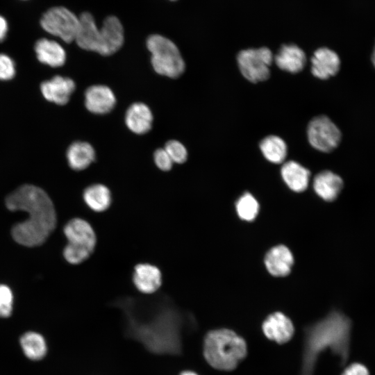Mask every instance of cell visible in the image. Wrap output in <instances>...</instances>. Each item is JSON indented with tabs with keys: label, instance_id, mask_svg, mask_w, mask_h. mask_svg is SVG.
<instances>
[{
	"label": "cell",
	"instance_id": "6da1fadb",
	"mask_svg": "<svg viewBox=\"0 0 375 375\" xmlns=\"http://www.w3.org/2000/svg\"><path fill=\"white\" fill-rule=\"evenodd\" d=\"M6 205L11 211L22 210L28 215L25 221L12 228L13 239L22 245L42 244L56 226L53 202L46 192L37 186H20L7 197Z\"/></svg>",
	"mask_w": 375,
	"mask_h": 375
},
{
	"label": "cell",
	"instance_id": "7a4b0ae2",
	"mask_svg": "<svg viewBox=\"0 0 375 375\" xmlns=\"http://www.w3.org/2000/svg\"><path fill=\"white\" fill-rule=\"evenodd\" d=\"M351 321L344 314L333 310L304 330V342L300 375H313L319 354L330 349L347 362L349 356Z\"/></svg>",
	"mask_w": 375,
	"mask_h": 375
},
{
	"label": "cell",
	"instance_id": "3957f363",
	"mask_svg": "<svg viewBox=\"0 0 375 375\" xmlns=\"http://www.w3.org/2000/svg\"><path fill=\"white\" fill-rule=\"evenodd\" d=\"M247 353V348L244 340L231 330H213L208 332L205 337L204 357L206 361L217 369H234L245 358Z\"/></svg>",
	"mask_w": 375,
	"mask_h": 375
},
{
	"label": "cell",
	"instance_id": "277c9868",
	"mask_svg": "<svg viewBox=\"0 0 375 375\" xmlns=\"http://www.w3.org/2000/svg\"><path fill=\"white\" fill-rule=\"evenodd\" d=\"M147 47L151 53V64L159 74L177 78L185 70V62L176 45L161 35H150Z\"/></svg>",
	"mask_w": 375,
	"mask_h": 375
},
{
	"label": "cell",
	"instance_id": "5b68a950",
	"mask_svg": "<svg viewBox=\"0 0 375 375\" xmlns=\"http://www.w3.org/2000/svg\"><path fill=\"white\" fill-rule=\"evenodd\" d=\"M273 60L272 52L267 47L244 49L237 56L241 74L246 79L253 83L265 81L269 78Z\"/></svg>",
	"mask_w": 375,
	"mask_h": 375
},
{
	"label": "cell",
	"instance_id": "8992f818",
	"mask_svg": "<svg viewBox=\"0 0 375 375\" xmlns=\"http://www.w3.org/2000/svg\"><path fill=\"white\" fill-rule=\"evenodd\" d=\"M40 24L48 33L69 43L75 40L79 17L67 8L56 6L49 9L42 15Z\"/></svg>",
	"mask_w": 375,
	"mask_h": 375
},
{
	"label": "cell",
	"instance_id": "52a82bcc",
	"mask_svg": "<svg viewBox=\"0 0 375 375\" xmlns=\"http://www.w3.org/2000/svg\"><path fill=\"white\" fill-rule=\"evenodd\" d=\"M307 135L310 145L324 153L333 151L342 139L338 127L326 115L317 116L310 121Z\"/></svg>",
	"mask_w": 375,
	"mask_h": 375
},
{
	"label": "cell",
	"instance_id": "ba28073f",
	"mask_svg": "<svg viewBox=\"0 0 375 375\" xmlns=\"http://www.w3.org/2000/svg\"><path fill=\"white\" fill-rule=\"evenodd\" d=\"M63 231L68 242L67 244L94 252L97 236L88 221L81 218L72 219L65 224Z\"/></svg>",
	"mask_w": 375,
	"mask_h": 375
},
{
	"label": "cell",
	"instance_id": "9c48e42d",
	"mask_svg": "<svg viewBox=\"0 0 375 375\" xmlns=\"http://www.w3.org/2000/svg\"><path fill=\"white\" fill-rule=\"evenodd\" d=\"M100 29V44L98 52L110 56L117 51L124 43V28L115 16L107 17Z\"/></svg>",
	"mask_w": 375,
	"mask_h": 375
},
{
	"label": "cell",
	"instance_id": "30bf717a",
	"mask_svg": "<svg viewBox=\"0 0 375 375\" xmlns=\"http://www.w3.org/2000/svg\"><path fill=\"white\" fill-rule=\"evenodd\" d=\"M75 83L68 77L55 76L42 83L40 91L44 98L49 102L66 104L75 90Z\"/></svg>",
	"mask_w": 375,
	"mask_h": 375
},
{
	"label": "cell",
	"instance_id": "8fae6325",
	"mask_svg": "<svg viewBox=\"0 0 375 375\" xmlns=\"http://www.w3.org/2000/svg\"><path fill=\"white\" fill-rule=\"evenodd\" d=\"M340 59L338 53L327 47L317 49L311 58V72L319 79H328L338 74Z\"/></svg>",
	"mask_w": 375,
	"mask_h": 375
},
{
	"label": "cell",
	"instance_id": "7c38bea8",
	"mask_svg": "<svg viewBox=\"0 0 375 375\" xmlns=\"http://www.w3.org/2000/svg\"><path fill=\"white\" fill-rule=\"evenodd\" d=\"M116 99L110 88L102 85L89 87L85 93V105L91 112L102 115L112 110Z\"/></svg>",
	"mask_w": 375,
	"mask_h": 375
},
{
	"label": "cell",
	"instance_id": "4fadbf2b",
	"mask_svg": "<svg viewBox=\"0 0 375 375\" xmlns=\"http://www.w3.org/2000/svg\"><path fill=\"white\" fill-rule=\"evenodd\" d=\"M133 283L138 291L143 294H152L162 285V273L156 265L139 263L135 266Z\"/></svg>",
	"mask_w": 375,
	"mask_h": 375
},
{
	"label": "cell",
	"instance_id": "5bb4252c",
	"mask_svg": "<svg viewBox=\"0 0 375 375\" xmlns=\"http://www.w3.org/2000/svg\"><path fill=\"white\" fill-rule=\"evenodd\" d=\"M262 327L266 337L278 344L288 342L292 338L294 331L291 320L278 312L269 315Z\"/></svg>",
	"mask_w": 375,
	"mask_h": 375
},
{
	"label": "cell",
	"instance_id": "9a60e30c",
	"mask_svg": "<svg viewBox=\"0 0 375 375\" xmlns=\"http://www.w3.org/2000/svg\"><path fill=\"white\" fill-rule=\"evenodd\" d=\"M74 41L83 49L98 52L100 29L91 13L85 12L79 16V26Z\"/></svg>",
	"mask_w": 375,
	"mask_h": 375
},
{
	"label": "cell",
	"instance_id": "2e32d148",
	"mask_svg": "<svg viewBox=\"0 0 375 375\" xmlns=\"http://www.w3.org/2000/svg\"><path fill=\"white\" fill-rule=\"evenodd\" d=\"M274 60L281 70L294 74L303 69L306 63V56L296 44H283L278 49Z\"/></svg>",
	"mask_w": 375,
	"mask_h": 375
},
{
	"label": "cell",
	"instance_id": "e0dca14e",
	"mask_svg": "<svg viewBox=\"0 0 375 375\" xmlns=\"http://www.w3.org/2000/svg\"><path fill=\"white\" fill-rule=\"evenodd\" d=\"M294 263L290 250L284 245L272 247L265 257V265L268 272L274 276L281 277L289 274Z\"/></svg>",
	"mask_w": 375,
	"mask_h": 375
},
{
	"label": "cell",
	"instance_id": "ac0fdd59",
	"mask_svg": "<svg viewBox=\"0 0 375 375\" xmlns=\"http://www.w3.org/2000/svg\"><path fill=\"white\" fill-rule=\"evenodd\" d=\"M38 60L51 67L62 66L66 60V52L63 47L55 40L42 38L35 44Z\"/></svg>",
	"mask_w": 375,
	"mask_h": 375
},
{
	"label": "cell",
	"instance_id": "d6986e66",
	"mask_svg": "<svg viewBox=\"0 0 375 375\" xmlns=\"http://www.w3.org/2000/svg\"><path fill=\"white\" fill-rule=\"evenodd\" d=\"M343 188L341 177L329 170L317 174L313 180V188L316 194L326 201L335 200Z\"/></svg>",
	"mask_w": 375,
	"mask_h": 375
},
{
	"label": "cell",
	"instance_id": "ffe728a7",
	"mask_svg": "<svg viewBox=\"0 0 375 375\" xmlns=\"http://www.w3.org/2000/svg\"><path fill=\"white\" fill-rule=\"evenodd\" d=\"M153 115L149 108L143 103H135L127 110L125 122L127 127L136 134L148 132L152 125Z\"/></svg>",
	"mask_w": 375,
	"mask_h": 375
},
{
	"label": "cell",
	"instance_id": "44dd1931",
	"mask_svg": "<svg viewBox=\"0 0 375 375\" xmlns=\"http://www.w3.org/2000/svg\"><path fill=\"white\" fill-rule=\"evenodd\" d=\"M281 174L292 190L301 192L308 188L310 173L301 164L293 160L286 162L281 167Z\"/></svg>",
	"mask_w": 375,
	"mask_h": 375
},
{
	"label": "cell",
	"instance_id": "7402d4cb",
	"mask_svg": "<svg viewBox=\"0 0 375 375\" xmlns=\"http://www.w3.org/2000/svg\"><path fill=\"white\" fill-rule=\"evenodd\" d=\"M67 160L69 167L80 171L86 169L95 159V151L88 142H73L67 150Z\"/></svg>",
	"mask_w": 375,
	"mask_h": 375
},
{
	"label": "cell",
	"instance_id": "603a6c76",
	"mask_svg": "<svg viewBox=\"0 0 375 375\" xmlns=\"http://www.w3.org/2000/svg\"><path fill=\"white\" fill-rule=\"evenodd\" d=\"M83 198L92 210L101 212L108 209L112 203V195L109 188L100 183L87 187L83 192Z\"/></svg>",
	"mask_w": 375,
	"mask_h": 375
},
{
	"label": "cell",
	"instance_id": "cb8c5ba5",
	"mask_svg": "<svg viewBox=\"0 0 375 375\" xmlns=\"http://www.w3.org/2000/svg\"><path fill=\"white\" fill-rule=\"evenodd\" d=\"M259 147L264 157L275 164L282 163L287 156V145L282 138L276 135H269L263 138Z\"/></svg>",
	"mask_w": 375,
	"mask_h": 375
},
{
	"label": "cell",
	"instance_id": "d4e9b609",
	"mask_svg": "<svg viewBox=\"0 0 375 375\" xmlns=\"http://www.w3.org/2000/svg\"><path fill=\"white\" fill-rule=\"evenodd\" d=\"M20 344L26 356L31 360L42 358L47 352L44 338L39 333L28 332L22 335Z\"/></svg>",
	"mask_w": 375,
	"mask_h": 375
},
{
	"label": "cell",
	"instance_id": "484cf974",
	"mask_svg": "<svg viewBox=\"0 0 375 375\" xmlns=\"http://www.w3.org/2000/svg\"><path fill=\"white\" fill-rule=\"evenodd\" d=\"M235 208L240 219L251 222L258 215L259 204L251 193L245 192L236 201Z\"/></svg>",
	"mask_w": 375,
	"mask_h": 375
},
{
	"label": "cell",
	"instance_id": "4316f807",
	"mask_svg": "<svg viewBox=\"0 0 375 375\" xmlns=\"http://www.w3.org/2000/svg\"><path fill=\"white\" fill-rule=\"evenodd\" d=\"M165 149L173 162L183 163L188 158V151L185 146L177 140H170L165 144Z\"/></svg>",
	"mask_w": 375,
	"mask_h": 375
},
{
	"label": "cell",
	"instance_id": "83f0119b",
	"mask_svg": "<svg viewBox=\"0 0 375 375\" xmlns=\"http://www.w3.org/2000/svg\"><path fill=\"white\" fill-rule=\"evenodd\" d=\"M13 296L11 290L5 285H0V317H8L12 310Z\"/></svg>",
	"mask_w": 375,
	"mask_h": 375
},
{
	"label": "cell",
	"instance_id": "f1b7e54d",
	"mask_svg": "<svg viewBox=\"0 0 375 375\" xmlns=\"http://www.w3.org/2000/svg\"><path fill=\"white\" fill-rule=\"evenodd\" d=\"M16 74L14 60L5 53H0V81L11 80Z\"/></svg>",
	"mask_w": 375,
	"mask_h": 375
},
{
	"label": "cell",
	"instance_id": "f546056e",
	"mask_svg": "<svg viewBox=\"0 0 375 375\" xmlns=\"http://www.w3.org/2000/svg\"><path fill=\"white\" fill-rule=\"evenodd\" d=\"M156 166L162 171H169L172 169L173 161L165 149H157L153 154Z\"/></svg>",
	"mask_w": 375,
	"mask_h": 375
},
{
	"label": "cell",
	"instance_id": "4dcf8cb0",
	"mask_svg": "<svg viewBox=\"0 0 375 375\" xmlns=\"http://www.w3.org/2000/svg\"><path fill=\"white\" fill-rule=\"evenodd\" d=\"M342 375H369V373L365 365L353 363L345 368Z\"/></svg>",
	"mask_w": 375,
	"mask_h": 375
},
{
	"label": "cell",
	"instance_id": "1f68e13d",
	"mask_svg": "<svg viewBox=\"0 0 375 375\" xmlns=\"http://www.w3.org/2000/svg\"><path fill=\"white\" fill-rule=\"evenodd\" d=\"M8 32V24L4 17L0 15V42L3 41Z\"/></svg>",
	"mask_w": 375,
	"mask_h": 375
},
{
	"label": "cell",
	"instance_id": "d6a6232c",
	"mask_svg": "<svg viewBox=\"0 0 375 375\" xmlns=\"http://www.w3.org/2000/svg\"><path fill=\"white\" fill-rule=\"evenodd\" d=\"M371 59H372V64L374 67H375V44H374V49L372 51Z\"/></svg>",
	"mask_w": 375,
	"mask_h": 375
},
{
	"label": "cell",
	"instance_id": "836d02e7",
	"mask_svg": "<svg viewBox=\"0 0 375 375\" xmlns=\"http://www.w3.org/2000/svg\"><path fill=\"white\" fill-rule=\"evenodd\" d=\"M180 375H198V374L193 372L185 371V372H182Z\"/></svg>",
	"mask_w": 375,
	"mask_h": 375
},
{
	"label": "cell",
	"instance_id": "e575fe53",
	"mask_svg": "<svg viewBox=\"0 0 375 375\" xmlns=\"http://www.w3.org/2000/svg\"><path fill=\"white\" fill-rule=\"evenodd\" d=\"M170 1H176V0H170Z\"/></svg>",
	"mask_w": 375,
	"mask_h": 375
}]
</instances>
